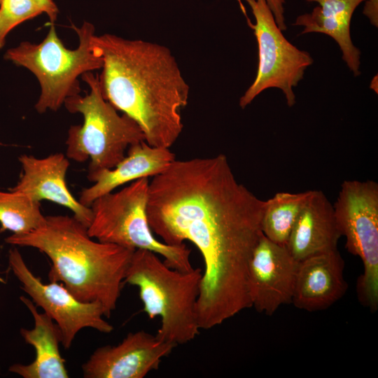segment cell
Returning a JSON list of instances; mask_svg holds the SVG:
<instances>
[{
	"label": "cell",
	"mask_w": 378,
	"mask_h": 378,
	"mask_svg": "<svg viewBox=\"0 0 378 378\" xmlns=\"http://www.w3.org/2000/svg\"><path fill=\"white\" fill-rule=\"evenodd\" d=\"M0 282H1V283H5V281H4V279L1 278V276H0Z\"/></svg>",
	"instance_id": "484cf974"
},
{
	"label": "cell",
	"mask_w": 378,
	"mask_h": 378,
	"mask_svg": "<svg viewBox=\"0 0 378 378\" xmlns=\"http://www.w3.org/2000/svg\"><path fill=\"white\" fill-rule=\"evenodd\" d=\"M20 300L32 314V329L21 328L25 342L33 346L35 358L29 364L15 363L8 370L24 378H67L65 360L59 352L62 334L55 322L45 312L39 313L37 307L29 298L20 296Z\"/></svg>",
	"instance_id": "e0dca14e"
},
{
	"label": "cell",
	"mask_w": 378,
	"mask_h": 378,
	"mask_svg": "<svg viewBox=\"0 0 378 378\" xmlns=\"http://www.w3.org/2000/svg\"><path fill=\"white\" fill-rule=\"evenodd\" d=\"M19 161L22 174L11 190L38 202L48 200L68 208L73 212V216L88 228L92 220V211L76 200L66 186L69 162L65 155L58 153L37 158L22 155L19 157Z\"/></svg>",
	"instance_id": "4fadbf2b"
},
{
	"label": "cell",
	"mask_w": 378,
	"mask_h": 378,
	"mask_svg": "<svg viewBox=\"0 0 378 378\" xmlns=\"http://www.w3.org/2000/svg\"><path fill=\"white\" fill-rule=\"evenodd\" d=\"M278 27L283 31L287 29L285 23L284 4L285 0H265Z\"/></svg>",
	"instance_id": "7402d4cb"
},
{
	"label": "cell",
	"mask_w": 378,
	"mask_h": 378,
	"mask_svg": "<svg viewBox=\"0 0 378 378\" xmlns=\"http://www.w3.org/2000/svg\"><path fill=\"white\" fill-rule=\"evenodd\" d=\"M202 270L183 272L167 266L156 253L134 251L124 284L138 287L144 311L150 318L160 316L155 335L175 345L186 344L199 334L196 303Z\"/></svg>",
	"instance_id": "277c9868"
},
{
	"label": "cell",
	"mask_w": 378,
	"mask_h": 378,
	"mask_svg": "<svg viewBox=\"0 0 378 378\" xmlns=\"http://www.w3.org/2000/svg\"><path fill=\"white\" fill-rule=\"evenodd\" d=\"M148 188L149 178L144 177L118 192L97 198L90 206L89 236L133 250H148L164 258V262L171 268L192 270L190 250L184 244L169 245L154 237L146 214Z\"/></svg>",
	"instance_id": "52a82bcc"
},
{
	"label": "cell",
	"mask_w": 378,
	"mask_h": 378,
	"mask_svg": "<svg viewBox=\"0 0 378 378\" xmlns=\"http://www.w3.org/2000/svg\"><path fill=\"white\" fill-rule=\"evenodd\" d=\"M250 6L255 23L253 29L258 46V66L255 78L239 99L246 108L268 88L281 90L286 103L295 104L293 88L303 78L306 69L314 62L310 54L290 43L278 27L265 0H244Z\"/></svg>",
	"instance_id": "9c48e42d"
},
{
	"label": "cell",
	"mask_w": 378,
	"mask_h": 378,
	"mask_svg": "<svg viewBox=\"0 0 378 378\" xmlns=\"http://www.w3.org/2000/svg\"><path fill=\"white\" fill-rule=\"evenodd\" d=\"M90 92L68 98L64 105L71 113L83 117L82 125L68 131L66 157L78 162L90 159L88 174L112 169L126 155L132 145L145 141L144 134L132 118L118 110L103 96L99 76L82 75Z\"/></svg>",
	"instance_id": "5b68a950"
},
{
	"label": "cell",
	"mask_w": 378,
	"mask_h": 378,
	"mask_svg": "<svg viewBox=\"0 0 378 378\" xmlns=\"http://www.w3.org/2000/svg\"><path fill=\"white\" fill-rule=\"evenodd\" d=\"M71 28L79 39L76 49L64 45L52 24L41 42L22 41L5 54L6 59L26 68L37 78L41 92L35 109L39 113L56 111L68 98L80 94L78 77L102 67V59L92 48L94 26L85 21L81 27L72 24Z\"/></svg>",
	"instance_id": "8992f818"
},
{
	"label": "cell",
	"mask_w": 378,
	"mask_h": 378,
	"mask_svg": "<svg viewBox=\"0 0 378 378\" xmlns=\"http://www.w3.org/2000/svg\"><path fill=\"white\" fill-rule=\"evenodd\" d=\"M5 241L45 253L52 262L50 281H60L80 301L99 303L106 318L116 309L135 251L92 238L87 227L66 215L46 216L37 229Z\"/></svg>",
	"instance_id": "3957f363"
},
{
	"label": "cell",
	"mask_w": 378,
	"mask_h": 378,
	"mask_svg": "<svg viewBox=\"0 0 378 378\" xmlns=\"http://www.w3.org/2000/svg\"><path fill=\"white\" fill-rule=\"evenodd\" d=\"M317 2L309 13L299 15L295 25L302 26L301 34L322 33L332 37L339 45L342 59L355 76L360 74V51L350 35V22L356 8L365 0H306Z\"/></svg>",
	"instance_id": "ac0fdd59"
},
{
	"label": "cell",
	"mask_w": 378,
	"mask_h": 378,
	"mask_svg": "<svg viewBox=\"0 0 378 378\" xmlns=\"http://www.w3.org/2000/svg\"><path fill=\"white\" fill-rule=\"evenodd\" d=\"M377 83V76H376L373 78L370 85V88L372 89L377 94L378 92Z\"/></svg>",
	"instance_id": "d4e9b609"
},
{
	"label": "cell",
	"mask_w": 378,
	"mask_h": 378,
	"mask_svg": "<svg viewBox=\"0 0 378 378\" xmlns=\"http://www.w3.org/2000/svg\"><path fill=\"white\" fill-rule=\"evenodd\" d=\"M363 14L368 18L371 24L378 27V0H365Z\"/></svg>",
	"instance_id": "cb8c5ba5"
},
{
	"label": "cell",
	"mask_w": 378,
	"mask_h": 378,
	"mask_svg": "<svg viewBox=\"0 0 378 378\" xmlns=\"http://www.w3.org/2000/svg\"><path fill=\"white\" fill-rule=\"evenodd\" d=\"M335 217L345 248L358 256L363 272L356 284L360 302L378 309V184L372 180L344 181L333 204Z\"/></svg>",
	"instance_id": "ba28073f"
},
{
	"label": "cell",
	"mask_w": 378,
	"mask_h": 378,
	"mask_svg": "<svg viewBox=\"0 0 378 378\" xmlns=\"http://www.w3.org/2000/svg\"><path fill=\"white\" fill-rule=\"evenodd\" d=\"M8 263L21 283V288L59 327L61 344L65 349L71 347L77 333L83 328H90L103 333L113 331L112 325L104 318V311L99 303L78 300L62 283H43L29 270L15 247L9 251Z\"/></svg>",
	"instance_id": "30bf717a"
},
{
	"label": "cell",
	"mask_w": 378,
	"mask_h": 378,
	"mask_svg": "<svg viewBox=\"0 0 378 378\" xmlns=\"http://www.w3.org/2000/svg\"><path fill=\"white\" fill-rule=\"evenodd\" d=\"M265 201L239 183L225 155L174 160L149 181L153 233L172 246L190 241L204 268L196 303L200 329L252 307L248 267L262 234Z\"/></svg>",
	"instance_id": "6da1fadb"
},
{
	"label": "cell",
	"mask_w": 378,
	"mask_h": 378,
	"mask_svg": "<svg viewBox=\"0 0 378 378\" xmlns=\"http://www.w3.org/2000/svg\"><path fill=\"white\" fill-rule=\"evenodd\" d=\"M344 270V261L338 250L299 261L291 303L307 312L332 306L347 290Z\"/></svg>",
	"instance_id": "5bb4252c"
},
{
	"label": "cell",
	"mask_w": 378,
	"mask_h": 378,
	"mask_svg": "<svg viewBox=\"0 0 378 378\" xmlns=\"http://www.w3.org/2000/svg\"><path fill=\"white\" fill-rule=\"evenodd\" d=\"M43 13L33 0H1L0 3V49L7 34L22 22Z\"/></svg>",
	"instance_id": "44dd1931"
},
{
	"label": "cell",
	"mask_w": 378,
	"mask_h": 378,
	"mask_svg": "<svg viewBox=\"0 0 378 378\" xmlns=\"http://www.w3.org/2000/svg\"><path fill=\"white\" fill-rule=\"evenodd\" d=\"M43 10V13H46L48 17L50 22L54 24L57 20L59 13L57 6L52 0H33Z\"/></svg>",
	"instance_id": "603a6c76"
},
{
	"label": "cell",
	"mask_w": 378,
	"mask_h": 378,
	"mask_svg": "<svg viewBox=\"0 0 378 378\" xmlns=\"http://www.w3.org/2000/svg\"><path fill=\"white\" fill-rule=\"evenodd\" d=\"M92 44L102 60L99 79L105 99L136 122L148 144L169 148L182 132L181 110L190 94L171 50L112 34L94 35Z\"/></svg>",
	"instance_id": "7a4b0ae2"
},
{
	"label": "cell",
	"mask_w": 378,
	"mask_h": 378,
	"mask_svg": "<svg viewBox=\"0 0 378 378\" xmlns=\"http://www.w3.org/2000/svg\"><path fill=\"white\" fill-rule=\"evenodd\" d=\"M312 190L298 193L279 192L265 201L261 231L270 240L286 246L297 218Z\"/></svg>",
	"instance_id": "d6986e66"
},
{
	"label": "cell",
	"mask_w": 378,
	"mask_h": 378,
	"mask_svg": "<svg viewBox=\"0 0 378 378\" xmlns=\"http://www.w3.org/2000/svg\"><path fill=\"white\" fill-rule=\"evenodd\" d=\"M341 237L333 205L321 190H312L286 246L294 258L300 261L337 250Z\"/></svg>",
	"instance_id": "9a60e30c"
},
{
	"label": "cell",
	"mask_w": 378,
	"mask_h": 378,
	"mask_svg": "<svg viewBox=\"0 0 378 378\" xmlns=\"http://www.w3.org/2000/svg\"><path fill=\"white\" fill-rule=\"evenodd\" d=\"M298 262L286 246L262 233L248 267L249 295L257 312L270 316L291 302Z\"/></svg>",
	"instance_id": "8fae6325"
},
{
	"label": "cell",
	"mask_w": 378,
	"mask_h": 378,
	"mask_svg": "<svg viewBox=\"0 0 378 378\" xmlns=\"http://www.w3.org/2000/svg\"><path fill=\"white\" fill-rule=\"evenodd\" d=\"M176 345L144 330L130 332L115 346L98 347L82 365L85 378H144L159 368Z\"/></svg>",
	"instance_id": "7c38bea8"
},
{
	"label": "cell",
	"mask_w": 378,
	"mask_h": 378,
	"mask_svg": "<svg viewBox=\"0 0 378 378\" xmlns=\"http://www.w3.org/2000/svg\"><path fill=\"white\" fill-rule=\"evenodd\" d=\"M1 0H0V3H1Z\"/></svg>",
	"instance_id": "4316f807"
},
{
	"label": "cell",
	"mask_w": 378,
	"mask_h": 378,
	"mask_svg": "<svg viewBox=\"0 0 378 378\" xmlns=\"http://www.w3.org/2000/svg\"><path fill=\"white\" fill-rule=\"evenodd\" d=\"M175 160V155L169 148L151 146L145 141L132 145L113 168L88 176L94 183L81 191L78 201L90 207L97 198L125 183L162 173Z\"/></svg>",
	"instance_id": "2e32d148"
},
{
	"label": "cell",
	"mask_w": 378,
	"mask_h": 378,
	"mask_svg": "<svg viewBox=\"0 0 378 378\" xmlns=\"http://www.w3.org/2000/svg\"><path fill=\"white\" fill-rule=\"evenodd\" d=\"M45 220L39 202L17 190L0 191V232L27 233L41 226Z\"/></svg>",
	"instance_id": "ffe728a7"
}]
</instances>
